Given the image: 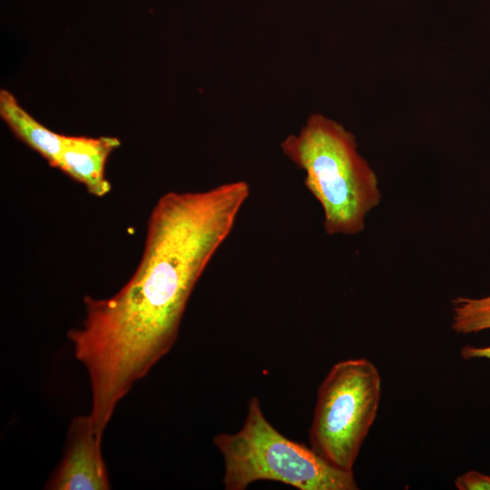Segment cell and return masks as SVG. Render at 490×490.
Masks as SVG:
<instances>
[{"label":"cell","instance_id":"obj_8","mask_svg":"<svg viewBox=\"0 0 490 490\" xmlns=\"http://www.w3.org/2000/svg\"><path fill=\"white\" fill-rule=\"evenodd\" d=\"M452 304L451 328L455 332L471 334L490 329V295L478 299L457 297ZM460 355L464 359H490V346H465Z\"/></svg>","mask_w":490,"mask_h":490},{"label":"cell","instance_id":"obj_4","mask_svg":"<svg viewBox=\"0 0 490 490\" xmlns=\"http://www.w3.org/2000/svg\"><path fill=\"white\" fill-rule=\"evenodd\" d=\"M381 378L367 358L336 363L321 382L311 426L310 447L331 466L353 471L377 414Z\"/></svg>","mask_w":490,"mask_h":490},{"label":"cell","instance_id":"obj_3","mask_svg":"<svg viewBox=\"0 0 490 490\" xmlns=\"http://www.w3.org/2000/svg\"><path fill=\"white\" fill-rule=\"evenodd\" d=\"M213 444L224 464L226 490H245L256 481L279 482L299 490H357L353 471L337 468L311 447L279 433L252 397L241 428L220 433Z\"/></svg>","mask_w":490,"mask_h":490},{"label":"cell","instance_id":"obj_6","mask_svg":"<svg viewBox=\"0 0 490 490\" xmlns=\"http://www.w3.org/2000/svg\"><path fill=\"white\" fill-rule=\"evenodd\" d=\"M120 144L117 138L110 136L64 135L55 168L83 184L90 194L103 197L111 191L105 176L106 162Z\"/></svg>","mask_w":490,"mask_h":490},{"label":"cell","instance_id":"obj_1","mask_svg":"<svg viewBox=\"0 0 490 490\" xmlns=\"http://www.w3.org/2000/svg\"><path fill=\"white\" fill-rule=\"evenodd\" d=\"M250 194L245 181L163 194L150 214L142 256L131 279L109 298H83V320L67 338L87 372L96 411L113 414L172 348L198 280Z\"/></svg>","mask_w":490,"mask_h":490},{"label":"cell","instance_id":"obj_7","mask_svg":"<svg viewBox=\"0 0 490 490\" xmlns=\"http://www.w3.org/2000/svg\"><path fill=\"white\" fill-rule=\"evenodd\" d=\"M0 116L13 133L55 167L64 142L56 133L31 116L6 90L0 92Z\"/></svg>","mask_w":490,"mask_h":490},{"label":"cell","instance_id":"obj_5","mask_svg":"<svg viewBox=\"0 0 490 490\" xmlns=\"http://www.w3.org/2000/svg\"><path fill=\"white\" fill-rule=\"evenodd\" d=\"M102 437L93 430L90 416H77L70 423L63 458L48 478V490H108L107 468L101 450Z\"/></svg>","mask_w":490,"mask_h":490},{"label":"cell","instance_id":"obj_9","mask_svg":"<svg viewBox=\"0 0 490 490\" xmlns=\"http://www.w3.org/2000/svg\"><path fill=\"white\" fill-rule=\"evenodd\" d=\"M458 490H490V475L475 470L467 471L455 479Z\"/></svg>","mask_w":490,"mask_h":490},{"label":"cell","instance_id":"obj_2","mask_svg":"<svg viewBox=\"0 0 490 490\" xmlns=\"http://www.w3.org/2000/svg\"><path fill=\"white\" fill-rule=\"evenodd\" d=\"M282 153L305 173L304 184L320 204L328 235H356L378 205L377 178L341 124L312 114L297 134L280 142Z\"/></svg>","mask_w":490,"mask_h":490}]
</instances>
